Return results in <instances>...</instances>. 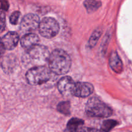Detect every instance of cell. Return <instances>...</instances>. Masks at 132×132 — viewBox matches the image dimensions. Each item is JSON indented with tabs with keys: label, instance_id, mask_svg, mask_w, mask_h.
<instances>
[{
	"label": "cell",
	"instance_id": "1",
	"mask_svg": "<svg viewBox=\"0 0 132 132\" xmlns=\"http://www.w3.org/2000/svg\"><path fill=\"white\" fill-rule=\"evenodd\" d=\"M48 63L50 72L57 75L68 73L72 64L69 55L61 49H56L50 54Z\"/></svg>",
	"mask_w": 132,
	"mask_h": 132
},
{
	"label": "cell",
	"instance_id": "2",
	"mask_svg": "<svg viewBox=\"0 0 132 132\" xmlns=\"http://www.w3.org/2000/svg\"><path fill=\"white\" fill-rule=\"evenodd\" d=\"M49 55L50 53L46 46L37 45L27 50L23 57V62L27 65L34 67L44 66L43 64L48 62Z\"/></svg>",
	"mask_w": 132,
	"mask_h": 132
},
{
	"label": "cell",
	"instance_id": "3",
	"mask_svg": "<svg viewBox=\"0 0 132 132\" xmlns=\"http://www.w3.org/2000/svg\"><path fill=\"white\" fill-rule=\"evenodd\" d=\"M86 114L90 117L107 118L110 117L113 111L110 107L103 103L97 97H92L88 99L86 105Z\"/></svg>",
	"mask_w": 132,
	"mask_h": 132
},
{
	"label": "cell",
	"instance_id": "4",
	"mask_svg": "<svg viewBox=\"0 0 132 132\" xmlns=\"http://www.w3.org/2000/svg\"><path fill=\"white\" fill-rule=\"evenodd\" d=\"M51 73L49 68L45 66L32 67L28 70L26 79L31 85H39L47 82L50 78Z\"/></svg>",
	"mask_w": 132,
	"mask_h": 132
},
{
	"label": "cell",
	"instance_id": "5",
	"mask_svg": "<svg viewBox=\"0 0 132 132\" xmlns=\"http://www.w3.org/2000/svg\"><path fill=\"white\" fill-rule=\"evenodd\" d=\"M39 33L45 38H53L59 31V25L55 19L50 17L45 18L40 21L39 25Z\"/></svg>",
	"mask_w": 132,
	"mask_h": 132
},
{
	"label": "cell",
	"instance_id": "6",
	"mask_svg": "<svg viewBox=\"0 0 132 132\" xmlns=\"http://www.w3.org/2000/svg\"><path fill=\"white\" fill-rule=\"evenodd\" d=\"M39 18L37 15L28 14L22 19L20 24V30L23 34H28L35 31L39 25Z\"/></svg>",
	"mask_w": 132,
	"mask_h": 132
},
{
	"label": "cell",
	"instance_id": "7",
	"mask_svg": "<svg viewBox=\"0 0 132 132\" xmlns=\"http://www.w3.org/2000/svg\"><path fill=\"white\" fill-rule=\"evenodd\" d=\"M75 82L70 77L66 76L61 79L58 82L57 88L59 92L64 96L73 95Z\"/></svg>",
	"mask_w": 132,
	"mask_h": 132
},
{
	"label": "cell",
	"instance_id": "8",
	"mask_svg": "<svg viewBox=\"0 0 132 132\" xmlns=\"http://www.w3.org/2000/svg\"><path fill=\"white\" fill-rule=\"evenodd\" d=\"M94 92V86L89 82H79L75 84L73 95L78 97H86Z\"/></svg>",
	"mask_w": 132,
	"mask_h": 132
},
{
	"label": "cell",
	"instance_id": "9",
	"mask_svg": "<svg viewBox=\"0 0 132 132\" xmlns=\"http://www.w3.org/2000/svg\"><path fill=\"white\" fill-rule=\"evenodd\" d=\"M3 46L6 50H12L19 42V35L14 32H9L1 39Z\"/></svg>",
	"mask_w": 132,
	"mask_h": 132
},
{
	"label": "cell",
	"instance_id": "10",
	"mask_svg": "<svg viewBox=\"0 0 132 132\" xmlns=\"http://www.w3.org/2000/svg\"><path fill=\"white\" fill-rule=\"evenodd\" d=\"M16 65L17 59L12 54H9L4 57L1 62V68L6 73L12 72Z\"/></svg>",
	"mask_w": 132,
	"mask_h": 132
},
{
	"label": "cell",
	"instance_id": "11",
	"mask_svg": "<svg viewBox=\"0 0 132 132\" xmlns=\"http://www.w3.org/2000/svg\"><path fill=\"white\" fill-rule=\"evenodd\" d=\"M39 38L36 34L33 33L26 34L21 40V45L23 48L28 50L34 46L38 45Z\"/></svg>",
	"mask_w": 132,
	"mask_h": 132
},
{
	"label": "cell",
	"instance_id": "12",
	"mask_svg": "<svg viewBox=\"0 0 132 132\" xmlns=\"http://www.w3.org/2000/svg\"><path fill=\"white\" fill-rule=\"evenodd\" d=\"M109 63L111 68L116 73H120L123 70V64L116 52H112L110 54Z\"/></svg>",
	"mask_w": 132,
	"mask_h": 132
},
{
	"label": "cell",
	"instance_id": "13",
	"mask_svg": "<svg viewBox=\"0 0 132 132\" xmlns=\"http://www.w3.org/2000/svg\"><path fill=\"white\" fill-rule=\"evenodd\" d=\"M84 121L78 118H72L68 121L67 129L68 132H77L83 125Z\"/></svg>",
	"mask_w": 132,
	"mask_h": 132
},
{
	"label": "cell",
	"instance_id": "14",
	"mask_svg": "<svg viewBox=\"0 0 132 132\" xmlns=\"http://www.w3.org/2000/svg\"><path fill=\"white\" fill-rule=\"evenodd\" d=\"M70 103L68 101L61 102L58 104L57 109L59 112L65 116H69L70 113Z\"/></svg>",
	"mask_w": 132,
	"mask_h": 132
},
{
	"label": "cell",
	"instance_id": "15",
	"mask_svg": "<svg viewBox=\"0 0 132 132\" xmlns=\"http://www.w3.org/2000/svg\"><path fill=\"white\" fill-rule=\"evenodd\" d=\"M84 5L88 12H93L97 10L101 5V2L97 1H85Z\"/></svg>",
	"mask_w": 132,
	"mask_h": 132
},
{
	"label": "cell",
	"instance_id": "16",
	"mask_svg": "<svg viewBox=\"0 0 132 132\" xmlns=\"http://www.w3.org/2000/svg\"><path fill=\"white\" fill-rule=\"evenodd\" d=\"M117 125V122L116 121H114V120H106L103 122V125L101 126L102 132H109Z\"/></svg>",
	"mask_w": 132,
	"mask_h": 132
},
{
	"label": "cell",
	"instance_id": "17",
	"mask_svg": "<svg viewBox=\"0 0 132 132\" xmlns=\"http://www.w3.org/2000/svg\"><path fill=\"white\" fill-rule=\"evenodd\" d=\"M102 31L101 30H95L92 34L91 37H90V40H89V46L90 47L93 48L95 46L96 43H97L98 40L100 38L101 36Z\"/></svg>",
	"mask_w": 132,
	"mask_h": 132
},
{
	"label": "cell",
	"instance_id": "18",
	"mask_svg": "<svg viewBox=\"0 0 132 132\" xmlns=\"http://www.w3.org/2000/svg\"><path fill=\"white\" fill-rule=\"evenodd\" d=\"M20 12L18 11H15L13 12L10 16V21L12 24H16L18 23V20L20 17Z\"/></svg>",
	"mask_w": 132,
	"mask_h": 132
},
{
	"label": "cell",
	"instance_id": "19",
	"mask_svg": "<svg viewBox=\"0 0 132 132\" xmlns=\"http://www.w3.org/2000/svg\"><path fill=\"white\" fill-rule=\"evenodd\" d=\"M6 20H5V14L4 12L0 11V32H3L5 28Z\"/></svg>",
	"mask_w": 132,
	"mask_h": 132
},
{
	"label": "cell",
	"instance_id": "20",
	"mask_svg": "<svg viewBox=\"0 0 132 132\" xmlns=\"http://www.w3.org/2000/svg\"><path fill=\"white\" fill-rule=\"evenodd\" d=\"M9 2L6 1H1V9H3V10H6L9 9Z\"/></svg>",
	"mask_w": 132,
	"mask_h": 132
},
{
	"label": "cell",
	"instance_id": "21",
	"mask_svg": "<svg viewBox=\"0 0 132 132\" xmlns=\"http://www.w3.org/2000/svg\"><path fill=\"white\" fill-rule=\"evenodd\" d=\"M80 132H101L99 130H97V129L94 128H86L82 130H81Z\"/></svg>",
	"mask_w": 132,
	"mask_h": 132
},
{
	"label": "cell",
	"instance_id": "22",
	"mask_svg": "<svg viewBox=\"0 0 132 132\" xmlns=\"http://www.w3.org/2000/svg\"><path fill=\"white\" fill-rule=\"evenodd\" d=\"M5 48L3 46V44L2 41H1V39L0 38V57L3 55L4 52H5Z\"/></svg>",
	"mask_w": 132,
	"mask_h": 132
}]
</instances>
